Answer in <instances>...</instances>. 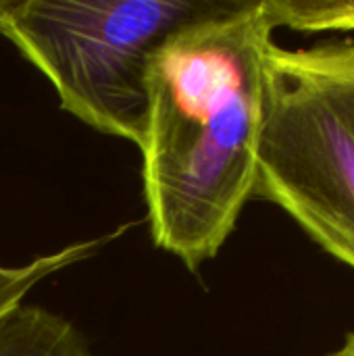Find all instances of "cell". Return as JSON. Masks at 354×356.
<instances>
[{"instance_id": "277c9868", "label": "cell", "mask_w": 354, "mask_h": 356, "mask_svg": "<svg viewBox=\"0 0 354 356\" xmlns=\"http://www.w3.org/2000/svg\"><path fill=\"white\" fill-rule=\"evenodd\" d=\"M0 356H92L86 336L63 315L19 302L0 315Z\"/></svg>"}, {"instance_id": "7a4b0ae2", "label": "cell", "mask_w": 354, "mask_h": 356, "mask_svg": "<svg viewBox=\"0 0 354 356\" xmlns=\"http://www.w3.org/2000/svg\"><path fill=\"white\" fill-rule=\"evenodd\" d=\"M255 196L354 271V40L267 48Z\"/></svg>"}, {"instance_id": "5b68a950", "label": "cell", "mask_w": 354, "mask_h": 356, "mask_svg": "<svg viewBox=\"0 0 354 356\" xmlns=\"http://www.w3.org/2000/svg\"><path fill=\"white\" fill-rule=\"evenodd\" d=\"M115 238H117V234H108L104 238L75 242V244H69V246L52 252V254L38 257V259H33L21 267L0 265V315L4 311H8L10 307L23 302V298L40 282H44L46 277H50L52 273H56L65 267H71L79 261L94 257Z\"/></svg>"}, {"instance_id": "52a82bcc", "label": "cell", "mask_w": 354, "mask_h": 356, "mask_svg": "<svg viewBox=\"0 0 354 356\" xmlns=\"http://www.w3.org/2000/svg\"><path fill=\"white\" fill-rule=\"evenodd\" d=\"M328 356H354V330L344 338V342Z\"/></svg>"}, {"instance_id": "8992f818", "label": "cell", "mask_w": 354, "mask_h": 356, "mask_svg": "<svg viewBox=\"0 0 354 356\" xmlns=\"http://www.w3.org/2000/svg\"><path fill=\"white\" fill-rule=\"evenodd\" d=\"M273 27L303 33L354 31V0H263Z\"/></svg>"}, {"instance_id": "6da1fadb", "label": "cell", "mask_w": 354, "mask_h": 356, "mask_svg": "<svg viewBox=\"0 0 354 356\" xmlns=\"http://www.w3.org/2000/svg\"><path fill=\"white\" fill-rule=\"evenodd\" d=\"M273 31L263 0H230L150 58L140 142L150 234L190 271L217 257L255 196Z\"/></svg>"}, {"instance_id": "3957f363", "label": "cell", "mask_w": 354, "mask_h": 356, "mask_svg": "<svg viewBox=\"0 0 354 356\" xmlns=\"http://www.w3.org/2000/svg\"><path fill=\"white\" fill-rule=\"evenodd\" d=\"M225 2L21 0L0 2V33L35 65L61 108L92 129L140 146L152 54L179 27Z\"/></svg>"}]
</instances>
